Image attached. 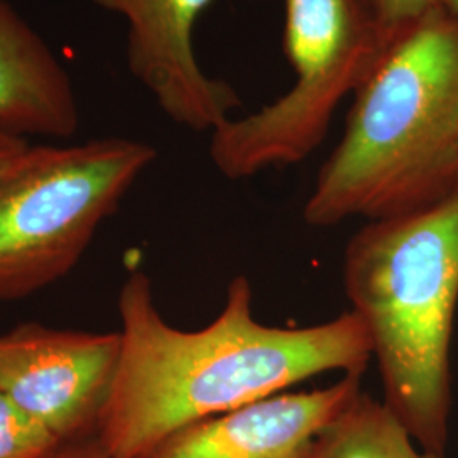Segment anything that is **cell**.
<instances>
[{"label":"cell","mask_w":458,"mask_h":458,"mask_svg":"<svg viewBox=\"0 0 458 458\" xmlns=\"http://www.w3.org/2000/svg\"><path fill=\"white\" fill-rule=\"evenodd\" d=\"M121 357L96 438L115 458H145L185 426L285 393L327 372L363 374L372 346L353 311L314 327L253 318L245 276L229 284L211 325L183 331L158 311L151 280L134 270L119 293Z\"/></svg>","instance_id":"obj_1"},{"label":"cell","mask_w":458,"mask_h":458,"mask_svg":"<svg viewBox=\"0 0 458 458\" xmlns=\"http://www.w3.org/2000/svg\"><path fill=\"white\" fill-rule=\"evenodd\" d=\"M458 189V19L440 4L394 34L355 92L302 217L316 228L428 208Z\"/></svg>","instance_id":"obj_2"},{"label":"cell","mask_w":458,"mask_h":458,"mask_svg":"<svg viewBox=\"0 0 458 458\" xmlns=\"http://www.w3.org/2000/svg\"><path fill=\"white\" fill-rule=\"evenodd\" d=\"M344 293L367 329L384 403L425 452L445 458L458 306V189L369 221L344 250Z\"/></svg>","instance_id":"obj_3"},{"label":"cell","mask_w":458,"mask_h":458,"mask_svg":"<svg viewBox=\"0 0 458 458\" xmlns=\"http://www.w3.org/2000/svg\"><path fill=\"white\" fill-rule=\"evenodd\" d=\"M157 149L128 138L33 147L0 177V302L65 277Z\"/></svg>","instance_id":"obj_4"},{"label":"cell","mask_w":458,"mask_h":458,"mask_svg":"<svg viewBox=\"0 0 458 458\" xmlns=\"http://www.w3.org/2000/svg\"><path fill=\"white\" fill-rule=\"evenodd\" d=\"M284 2L294 87L262 111L214 130L209 153L231 181L306 160L323 143L342 98L357 92L391 41L372 0Z\"/></svg>","instance_id":"obj_5"},{"label":"cell","mask_w":458,"mask_h":458,"mask_svg":"<svg viewBox=\"0 0 458 458\" xmlns=\"http://www.w3.org/2000/svg\"><path fill=\"white\" fill-rule=\"evenodd\" d=\"M117 333L26 323L0 335V389L62 443L92 438L113 393Z\"/></svg>","instance_id":"obj_6"},{"label":"cell","mask_w":458,"mask_h":458,"mask_svg":"<svg viewBox=\"0 0 458 458\" xmlns=\"http://www.w3.org/2000/svg\"><path fill=\"white\" fill-rule=\"evenodd\" d=\"M128 22V66L174 123L214 131L240 106L236 90L199 65L194 30L213 0H90Z\"/></svg>","instance_id":"obj_7"},{"label":"cell","mask_w":458,"mask_h":458,"mask_svg":"<svg viewBox=\"0 0 458 458\" xmlns=\"http://www.w3.org/2000/svg\"><path fill=\"white\" fill-rule=\"evenodd\" d=\"M363 374L280 393L185 426L145 458H314L316 438L361 393Z\"/></svg>","instance_id":"obj_8"},{"label":"cell","mask_w":458,"mask_h":458,"mask_svg":"<svg viewBox=\"0 0 458 458\" xmlns=\"http://www.w3.org/2000/svg\"><path fill=\"white\" fill-rule=\"evenodd\" d=\"M79 126L81 109L65 65L13 2L0 0V134L65 140Z\"/></svg>","instance_id":"obj_9"},{"label":"cell","mask_w":458,"mask_h":458,"mask_svg":"<svg viewBox=\"0 0 458 458\" xmlns=\"http://www.w3.org/2000/svg\"><path fill=\"white\" fill-rule=\"evenodd\" d=\"M408 428L370 394L360 393L316 438L314 458H440L420 452Z\"/></svg>","instance_id":"obj_10"},{"label":"cell","mask_w":458,"mask_h":458,"mask_svg":"<svg viewBox=\"0 0 458 458\" xmlns=\"http://www.w3.org/2000/svg\"><path fill=\"white\" fill-rule=\"evenodd\" d=\"M62 446L0 389V458H53Z\"/></svg>","instance_id":"obj_11"},{"label":"cell","mask_w":458,"mask_h":458,"mask_svg":"<svg viewBox=\"0 0 458 458\" xmlns=\"http://www.w3.org/2000/svg\"><path fill=\"white\" fill-rule=\"evenodd\" d=\"M377 17L384 31L393 38L394 34L408 28L412 22L425 16L438 0H372Z\"/></svg>","instance_id":"obj_12"},{"label":"cell","mask_w":458,"mask_h":458,"mask_svg":"<svg viewBox=\"0 0 458 458\" xmlns=\"http://www.w3.org/2000/svg\"><path fill=\"white\" fill-rule=\"evenodd\" d=\"M53 458H115L98 443L96 437L79 442L64 443Z\"/></svg>","instance_id":"obj_13"},{"label":"cell","mask_w":458,"mask_h":458,"mask_svg":"<svg viewBox=\"0 0 458 458\" xmlns=\"http://www.w3.org/2000/svg\"><path fill=\"white\" fill-rule=\"evenodd\" d=\"M31 148L28 140H19L0 134V177L9 172Z\"/></svg>","instance_id":"obj_14"},{"label":"cell","mask_w":458,"mask_h":458,"mask_svg":"<svg viewBox=\"0 0 458 458\" xmlns=\"http://www.w3.org/2000/svg\"><path fill=\"white\" fill-rule=\"evenodd\" d=\"M438 4L445 7L452 16L458 19V0H438Z\"/></svg>","instance_id":"obj_15"}]
</instances>
